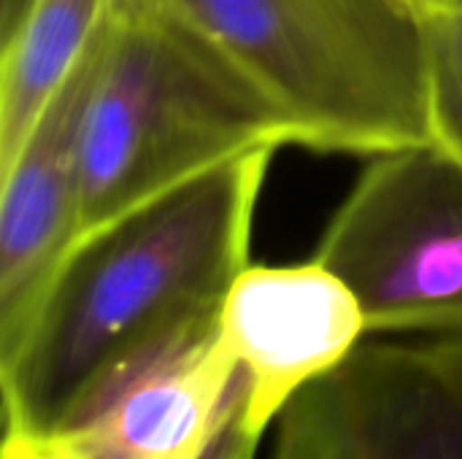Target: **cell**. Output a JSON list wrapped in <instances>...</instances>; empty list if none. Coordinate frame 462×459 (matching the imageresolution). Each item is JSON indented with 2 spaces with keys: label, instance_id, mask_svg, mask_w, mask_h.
I'll use <instances>...</instances> for the list:
<instances>
[{
  "label": "cell",
  "instance_id": "obj_3",
  "mask_svg": "<svg viewBox=\"0 0 462 459\" xmlns=\"http://www.w3.org/2000/svg\"><path fill=\"white\" fill-rule=\"evenodd\" d=\"M295 124L298 146L374 157L430 141L414 0H165Z\"/></svg>",
  "mask_w": 462,
  "mask_h": 459
},
{
  "label": "cell",
  "instance_id": "obj_11",
  "mask_svg": "<svg viewBox=\"0 0 462 459\" xmlns=\"http://www.w3.org/2000/svg\"><path fill=\"white\" fill-rule=\"evenodd\" d=\"M244 406H246V379L244 373H238L236 390L230 395V403L225 409L222 425L211 441V446L206 449L203 459H254L260 452L263 438L254 436L246 422H244Z\"/></svg>",
  "mask_w": 462,
  "mask_h": 459
},
{
  "label": "cell",
  "instance_id": "obj_7",
  "mask_svg": "<svg viewBox=\"0 0 462 459\" xmlns=\"http://www.w3.org/2000/svg\"><path fill=\"white\" fill-rule=\"evenodd\" d=\"M108 16L0 170V349L32 317L54 271L79 238L84 124L100 73Z\"/></svg>",
  "mask_w": 462,
  "mask_h": 459
},
{
  "label": "cell",
  "instance_id": "obj_2",
  "mask_svg": "<svg viewBox=\"0 0 462 459\" xmlns=\"http://www.w3.org/2000/svg\"><path fill=\"white\" fill-rule=\"evenodd\" d=\"M298 146L287 114L165 0H114L84 124L79 235L257 149Z\"/></svg>",
  "mask_w": 462,
  "mask_h": 459
},
{
  "label": "cell",
  "instance_id": "obj_8",
  "mask_svg": "<svg viewBox=\"0 0 462 459\" xmlns=\"http://www.w3.org/2000/svg\"><path fill=\"white\" fill-rule=\"evenodd\" d=\"M238 373L217 319L138 368L79 422L3 436V459H203Z\"/></svg>",
  "mask_w": 462,
  "mask_h": 459
},
{
  "label": "cell",
  "instance_id": "obj_1",
  "mask_svg": "<svg viewBox=\"0 0 462 459\" xmlns=\"http://www.w3.org/2000/svg\"><path fill=\"white\" fill-rule=\"evenodd\" d=\"M273 154L227 160L76 238L24 330L0 349L5 436L79 422L138 368L219 319L249 265Z\"/></svg>",
  "mask_w": 462,
  "mask_h": 459
},
{
  "label": "cell",
  "instance_id": "obj_6",
  "mask_svg": "<svg viewBox=\"0 0 462 459\" xmlns=\"http://www.w3.org/2000/svg\"><path fill=\"white\" fill-rule=\"evenodd\" d=\"M219 335L246 379V427L265 438L306 387L336 371L365 338L360 300L317 257L246 265L219 308Z\"/></svg>",
  "mask_w": 462,
  "mask_h": 459
},
{
  "label": "cell",
  "instance_id": "obj_10",
  "mask_svg": "<svg viewBox=\"0 0 462 459\" xmlns=\"http://www.w3.org/2000/svg\"><path fill=\"white\" fill-rule=\"evenodd\" d=\"M428 49L430 141L462 160V0L420 8Z\"/></svg>",
  "mask_w": 462,
  "mask_h": 459
},
{
  "label": "cell",
  "instance_id": "obj_5",
  "mask_svg": "<svg viewBox=\"0 0 462 459\" xmlns=\"http://www.w3.org/2000/svg\"><path fill=\"white\" fill-rule=\"evenodd\" d=\"M265 438V459H462V335H368Z\"/></svg>",
  "mask_w": 462,
  "mask_h": 459
},
{
  "label": "cell",
  "instance_id": "obj_4",
  "mask_svg": "<svg viewBox=\"0 0 462 459\" xmlns=\"http://www.w3.org/2000/svg\"><path fill=\"white\" fill-rule=\"evenodd\" d=\"M368 335H462V160L439 143L368 157L317 254Z\"/></svg>",
  "mask_w": 462,
  "mask_h": 459
},
{
  "label": "cell",
  "instance_id": "obj_13",
  "mask_svg": "<svg viewBox=\"0 0 462 459\" xmlns=\"http://www.w3.org/2000/svg\"><path fill=\"white\" fill-rule=\"evenodd\" d=\"M414 3H417V5L422 8V5H428V3H433V0H414Z\"/></svg>",
  "mask_w": 462,
  "mask_h": 459
},
{
  "label": "cell",
  "instance_id": "obj_12",
  "mask_svg": "<svg viewBox=\"0 0 462 459\" xmlns=\"http://www.w3.org/2000/svg\"><path fill=\"white\" fill-rule=\"evenodd\" d=\"M35 0H0V46L19 30Z\"/></svg>",
  "mask_w": 462,
  "mask_h": 459
},
{
  "label": "cell",
  "instance_id": "obj_9",
  "mask_svg": "<svg viewBox=\"0 0 462 459\" xmlns=\"http://www.w3.org/2000/svg\"><path fill=\"white\" fill-rule=\"evenodd\" d=\"M114 0H35L0 46V170L65 84Z\"/></svg>",
  "mask_w": 462,
  "mask_h": 459
}]
</instances>
